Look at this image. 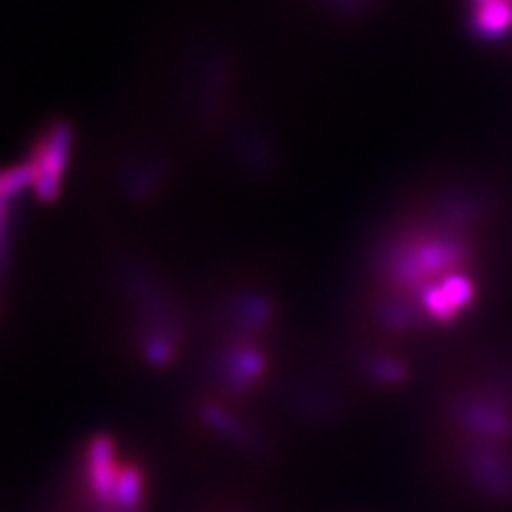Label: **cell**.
Returning <instances> with one entry per match:
<instances>
[{"instance_id":"1","label":"cell","mask_w":512,"mask_h":512,"mask_svg":"<svg viewBox=\"0 0 512 512\" xmlns=\"http://www.w3.org/2000/svg\"><path fill=\"white\" fill-rule=\"evenodd\" d=\"M84 483L94 512H111L114 489L122 463L118 461L116 442L107 434H96L84 451Z\"/></svg>"},{"instance_id":"2","label":"cell","mask_w":512,"mask_h":512,"mask_svg":"<svg viewBox=\"0 0 512 512\" xmlns=\"http://www.w3.org/2000/svg\"><path fill=\"white\" fill-rule=\"evenodd\" d=\"M69 154V133L64 126H52L50 133L39 139L35 146V156H32L28 173L30 186L37 190L41 199H52L58 188L60 175L67 165Z\"/></svg>"},{"instance_id":"3","label":"cell","mask_w":512,"mask_h":512,"mask_svg":"<svg viewBox=\"0 0 512 512\" xmlns=\"http://www.w3.org/2000/svg\"><path fill=\"white\" fill-rule=\"evenodd\" d=\"M267 370V359L252 342H235L222 352L214 372L229 393H246Z\"/></svg>"},{"instance_id":"4","label":"cell","mask_w":512,"mask_h":512,"mask_svg":"<svg viewBox=\"0 0 512 512\" xmlns=\"http://www.w3.org/2000/svg\"><path fill=\"white\" fill-rule=\"evenodd\" d=\"M201 416H203L205 425L212 427L216 434H220L224 440L244 446V448H248V451H254V453L261 448V440H259V436H256V431L239 421L235 414L222 410L220 406H216L212 402H207L201 408Z\"/></svg>"},{"instance_id":"5","label":"cell","mask_w":512,"mask_h":512,"mask_svg":"<svg viewBox=\"0 0 512 512\" xmlns=\"http://www.w3.org/2000/svg\"><path fill=\"white\" fill-rule=\"evenodd\" d=\"M146 500V478L137 463H122L118 472L111 512H141Z\"/></svg>"},{"instance_id":"6","label":"cell","mask_w":512,"mask_h":512,"mask_svg":"<svg viewBox=\"0 0 512 512\" xmlns=\"http://www.w3.org/2000/svg\"><path fill=\"white\" fill-rule=\"evenodd\" d=\"M510 0H480V7L474 13L476 30L480 35H504L512 22Z\"/></svg>"},{"instance_id":"7","label":"cell","mask_w":512,"mask_h":512,"mask_svg":"<svg viewBox=\"0 0 512 512\" xmlns=\"http://www.w3.org/2000/svg\"><path fill=\"white\" fill-rule=\"evenodd\" d=\"M367 372H370L374 378L391 384L397 378L404 376V365L389 359V357H376L370 361V365H367Z\"/></svg>"}]
</instances>
